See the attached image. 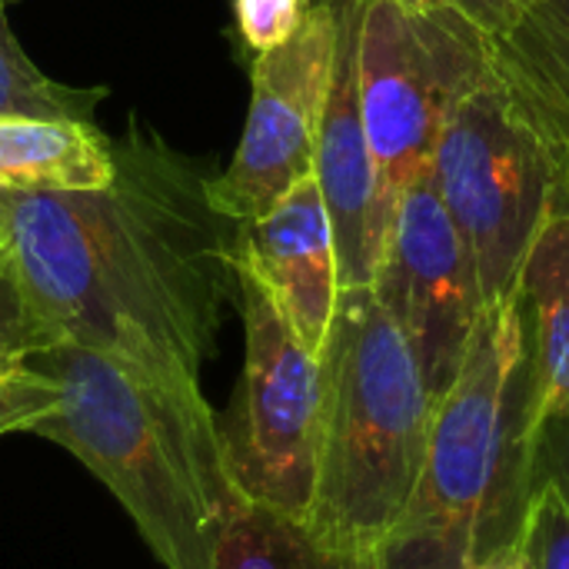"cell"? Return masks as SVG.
Here are the masks:
<instances>
[{
	"label": "cell",
	"mask_w": 569,
	"mask_h": 569,
	"mask_svg": "<svg viewBox=\"0 0 569 569\" xmlns=\"http://www.w3.org/2000/svg\"><path fill=\"white\" fill-rule=\"evenodd\" d=\"M100 190L7 193L10 250L63 343L103 353L163 390L203 397L233 300L237 223L213 210V167L130 120Z\"/></svg>",
	"instance_id": "cell-1"
},
{
	"label": "cell",
	"mask_w": 569,
	"mask_h": 569,
	"mask_svg": "<svg viewBox=\"0 0 569 569\" xmlns=\"http://www.w3.org/2000/svg\"><path fill=\"white\" fill-rule=\"evenodd\" d=\"M543 427L517 283L483 310L440 393L417 487L370 567L470 569L510 550L540 480Z\"/></svg>",
	"instance_id": "cell-2"
},
{
	"label": "cell",
	"mask_w": 569,
	"mask_h": 569,
	"mask_svg": "<svg viewBox=\"0 0 569 569\" xmlns=\"http://www.w3.org/2000/svg\"><path fill=\"white\" fill-rule=\"evenodd\" d=\"M30 367L60 387L57 410L30 433L73 453L120 500L163 569H213L217 537L247 497L207 397L163 390L77 343H57Z\"/></svg>",
	"instance_id": "cell-3"
},
{
	"label": "cell",
	"mask_w": 569,
	"mask_h": 569,
	"mask_svg": "<svg viewBox=\"0 0 569 569\" xmlns=\"http://www.w3.org/2000/svg\"><path fill=\"white\" fill-rule=\"evenodd\" d=\"M320 363L323 433L307 520L330 540L370 553L417 487L437 397L373 287L340 290Z\"/></svg>",
	"instance_id": "cell-4"
},
{
	"label": "cell",
	"mask_w": 569,
	"mask_h": 569,
	"mask_svg": "<svg viewBox=\"0 0 569 569\" xmlns=\"http://www.w3.org/2000/svg\"><path fill=\"white\" fill-rule=\"evenodd\" d=\"M430 177L473 257L483 307L503 300L517 290L540 227L567 200V170L493 57L450 103Z\"/></svg>",
	"instance_id": "cell-5"
},
{
	"label": "cell",
	"mask_w": 569,
	"mask_h": 569,
	"mask_svg": "<svg viewBox=\"0 0 569 569\" xmlns=\"http://www.w3.org/2000/svg\"><path fill=\"white\" fill-rule=\"evenodd\" d=\"M487 60L490 37L453 10L357 0V93L377 173V267L403 190L430 167L450 103L483 73Z\"/></svg>",
	"instance_id": "cell-6"
},
{
	"label": "cell",
	"mask_w": 569,
	"mask_h": 569,
	"mask_svg": "<svg viewBox=\"0 0 569 569\" xmlns=\"http://www.w3.org/2000/svg\"><path fill=\"white\" fill-rule=\"evenodd\" d=\"M233 303L243 320V373L230 407L217 413L230 477L247 500L307 520L320 467L323 363L237 260Z\"/></svg>",
	"instance_id": "cell-7"
},
{
	"label": "cell",
	"mask_w": 569,
	"mask_h": 569,
	"mask_svg": "<svg viewBox=\"0 0 569 569\" xmlns=\"http://www.w3.org/2000/svg\"><path fill=\"white\" fill-rule=\"evenodd\" d=\"M340 0H310L300 30L257 53L253 93L233 160L210 177L207 197L233 223L263 217L313 173L323 107L333 83Z\"/></svg>",
	"instance_id": "cell-8"
},
{
	"label": "cell",
	"mask_w": 569,
	"mask_h": 569,
	"mask_svg": "<svg viewBox=\"0 0 569 569\" xmlns=\"http://www.w3.org/2000/svg\"><path fill=\"white\" fill-rule=\"evenodd\" d=\"M370 287L407 333L427 387L440 400L487 307L473 257L433 187L430 167L403 190Z\"/></svg>",
	"instance_id": "cell-9"
},
{
	"label": "cell",
	"mask_w": 569,
	"mask_h": 569,
	"mask_svg": "<svg viewBox=\"0 0 569 569\" xmlns=\"http://www.w3.org/2000/svg\"><path fill=\"white\" fill-rule=\"evenodd\" d=\"M233 260L267 287L300 343L320 357L340 303V263L313 173L263 217L237 223Z\"/></svg>",
	"instance_id": "cell-10"
},
{
	"label": "cell",
	"mask_w": 569,
	"mask_h": 569,
	"mask_svg": "<svg viewBox=\"0 0 569 569\" xmlns=\"http://www.w3.org/2000/svg\"><path fill=\"white\" fill-rule=\"evenodd\" d=\"M313 177L333 227L340 290L373 283V193L377 173L357 93V0H340L333 83L320 120Z\"/></svg>",
	"instance_id": "cell-11"
},
{
	"label": "cell",
	"mask_w": 569,
	"mask_h": 569,
	"mask_svg": "<svg viewBox=\"0 0 569 569\" xmlns=\"http://www.w3.org/2000/svg\"><path fill=\"white\" fill-rule=\"evenodd\" d=\"M113 137L93 120L0 113V190L77 193L113 180Z\"/></svg>",
	"instance_id": "cell-12"
},
{
	"label": "cell",
	"mask_w": 569,
	"mask_h": 569,
	"mask_svg": "<svg viewBox=\"0 0 569 569\" xmlns=\"http://www.w3.org/2000/svg\"><path fill=\"white\" fill-rule=\"evenodd\" d=\"M520 300L540 417L569 423V203L540 227L520 270Z\"/></svg>",
	"instance_id": "cell-13"
},
{
	"label": "cell",
	"mask_w": 569,
	"mask_h": 569,
	"mask_svg": "<svg viewBox=\"0 0 569 569\" xmlns=\"http://www.w3.org/2000/svg\"><path fill=\"white\" fill-rule=\"evenodd\" d=\"M490 57L553 140L569 177V0H530L513 30L490 40Z\"/></svg>",
	"instance_id": "cell-14"
},
{
	"label": "cell",
	"mask_w": 569,
	"mask_h": 569,
	"mask_svg": "<svg viewBox=\"0 0 569 569\" xmlns=\"http://www.w3.org/2000/svg\"><path fill=\"white\" fill-rule=\"evenodd\" d=\"M213 569H373L370 557L330 540L310 520L243 500L230 510Z\"/></svg>",
	"instance_id": "cell-15"
},
{
	"label": "cell",
	"mask_w": 569,
	"mask_h": 569,
	"mask_svg": "<svg viewBox=\"0 0 569 569\" xmlns=\"http://www.w3.org/2000/svg\"><path fill=\"white\" fill-rule=\"evenodd\" d=\"M107 87H67L47 77L20 47L7 20V0H0V113L93 120Z\"/></svg>",
	"instance_id": "cell-16"
},
{
	"label": "cell",
	"mask_w": 569,
	"mask_h": 569,
	"mask_svg": "<svg viewBox=\"0 0 569 569\" xmlns=\"http://www.w3.org/2000/svg\"><path fill=\"white\" fill-rule=\"evenodd\" d=\"M57 343L63 340L30 297L10 243L0 247V377L27 370L33 357Z\"/></svg>",
	"instance_id": "cell-17"
},
{
	"label": "cell",
	"mask_w": 569,
	"mask_h": 569,
	"mask_svg": "<svg viewBox=\"0 0 569 569\" xmlns=\"http://www.w3.org/2000/svg\"><path fill=\"white\" fill-rule=\"evenodd\" d=\"M517 547L527 569H569V500L547 473L537 480Z\"/></svg>",
	"instance_id": "cell-18"
},
{
	"label": "cell",
	"mask_w": 569,
	"mask_h": 569,
	"mask_svg": "<svg viewBox=\"0 0 569 569\" xmlns=\"http://www.w3.org/2000/svg\"><path fill=\"white\" fill-rule=\"evenodd\" d=\"M60 403V387L40 370L27 367L0 377V437L30 433Z\"/></svg>",
	"instance_id": "cell-19"
},
{
	"label": "cell",
	"mask_w": 569,
	"mask_h": 569,
	"mask_svg": "<svg viewBox=\"0 0 569 569\" xmlns=\"http://www.w3.org/2000/svg\"><path fill=\"white\" fill-rule=\"evenodd\" d=\"M307 10L310 0H233L237 30L253 53H267L287 43L300 30Z\"/></svg>",
	"instance_id": "cell-20"
},
{
	"label": "cell",
	"mask_w": 569,
	"mask_h": 569,
	"mask_svg": "<svg viewBox=\"0 0 569 569\" xmlns=\"http://www.w3.org/2000/svg\"><path fill=\"white\" fill-rule=\"evenodd\" d=\"M407 7H443L470 20L477 30H483L490 40L503 37L513 30V23L523 17L530 0H397Z\"/></svg>",
	"instance_id": "cell-21"
},
{
	"label": "cell",
	"mask_w": 569,
	"mask_h": 569,
	"mask_svg": "<svg viewBox=\"0 0 569 569\" xmlns=\"http://www.w3.org/2000/svg\"><path fill=\"white\" fill-rule=\"evenodd\" d=\"M540 453H547V457H560V460H569V423H547V427H543ZM540 473L553 477L569 500V467H560V463H540Z\"/></svg>",
	"instance_id": "cell-22"
},
{
	"label": "cell",
	"mask_w": 569,
	"mask_h": 569,
	"mask_svg": "<svg viewBox=\"0 0 569 569\" xmlns=\"http://www.w3.org/2000/svg\"><path fill=\"white\" fill-rule=\"evenodd\" d=\"M470 569H527V563H523L520 547L513 543L510 550H503V553H497V557H487L483 563H477V567Z\"/></svg>",
	"instance_id": "cell-23"
},
{
	"label": "cell",
	"mask_w": 569,
	"mask_h": 569,
	"mask_svg": "<svg viewBox=\"0 0 569 569\" xmlns=\"http://www.w3.org/2000/svg\"><path fill=\"white\" fill-rule=\"evenodd\" d=\"M10 243V227H7V193L0 190V247Z\"/></svg>",
	"instance_id": "cell-24"
},
{
	"label": "cell",
	"mask_w": 569,
	"mask_h": 569,
	"mask_svg": "<svg viewBox=\"0 0 569 569\" xmlns=\"http://www.w3.org/2000/svg\"><path fill=\"white\" fill-rule=\"evenodd\" d=\"M563 203H569V177H567V200H563Z\"/></svg>",
	"instance_id": "cell-25"
}]
</instances>
